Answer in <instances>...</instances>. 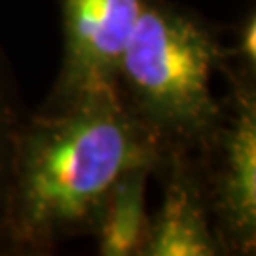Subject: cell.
Listing matches in <instances>:
<instances>
[{
  "label": "cell",
  "instance_id": "1",
  "mask_svg": "<svg viewBox=\"0 0 256 256\" xmlns=\"http://www.w3.org/2000/svg\"><path fill=\"white\" fill-rule=\"evenodd\" d=\"M164 148L120 99L102 90L23 120L14 144L0 241L40 254L92 234L102 202L124 173L158 167Z\"/></svg>",
  "mask_w": 256,
  "mask_h": 256
},
{
  "label": "cell",
  "instance_id": "2",
  "mask_svg": "<svg viewBox=\"0 0 256 256\" xmlns=\"http://www.w3.org/2000/svg\"><path fill=\"white\" fill-rule=\"evenodd\" d=\"M226 50L203 23L164 0H144L120 63L116 92L165 150L200 152L218 126L212 72Z\"/></svg>",
  "mask_w": 256,
  "mask_h": 256
},
{
  "label": "cell",
  "instance_id": "3",
  "mask_svg": "<svg viewBox=\"0 0 256 256\" xmlns=\"http://www.w3.org/2000/svg\"><path fill=\"white\" fill-rule=\"evenodd\" d=\"M228 99L218 126L198 152L210 216L222 254L256 248V93L248 72H230Z\"/></svg>",
  "mask_w": 256,
  "mask_h": 256
},
{
  "label": "cell",
  "instance_id": "4",
  "mask_svg": "<svg viewBox=\"0 0 256 256\" xmlns=\"http://www.w3.org/2000/svg\"><path fill=\"white\" fill-rule=\"evenodd\" d=\"M144 0H63V63L55 104L116 90L120 63Z\"/></svg>",
  "mask_w": 256,
  "mask_h": 256
},
{
  "label": "cell",
  "instance_id": "5",
  "mask_svg": "<svg viewBox=\"0 0 256 256\" xmlns=\"http://www.w3.org/2000/svg\"><path fill=\"white\" fill-rule=\"evenodd\" d=\"M156 171L164 173V194L150 216L140 256L222 254L202 169L192 152L165 150Z\"/></svg>",
  "mask_w": 256,
  "mask_h": 256
},
{
  "label": "cell",
  "instance_id": "6",
  "mask_svg": "<svg viewBox=\"0 0 256 256\" xmlns=\"http://www.w3.org/2000/svg\"><path fill=\"white\" fill-rule=\"evenodd\" d=\"M156 167L140 165L124 173L102 202L93 236L101 256H140L148 236V178Z\"/></svg>",
  "mask_w": 256,
  "mask_h": 256
},
{
  "label": "cell",
  "instance_id": "7",
  "mask_svg": "<svg viewBox=\"0 0 256 256\" xmlns=\"http://www.w3.org/2000/svg\"><path fill=\"white\" fill-rule=\"evenodd\" d=\"M23 112L19 104L18 90L6 63V55L0 48V222L6 203V190H8L10 165L16 144V135L23 124Z\"/></svg>",
  "mask_w": 256,
  "mask_h": 256
},
{
  "label": "cell",
  "instance_id": "8",
  "mask_svg": "<svg viewBox=\"0 0 256 256\" xmlns=\"http://www.w3.org/2000/svg\"><path fill=\"white\" fill-rule=\"evenodd\" d=\"M238 54L243 61L245 70L254 74V64H256V19L254 14H250V18L245 19L243 27L239 30V40H238Z\"/></svg>",
  "mask_w": 256,
  "mask_h": 256
}]
</instances>
